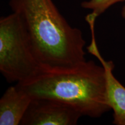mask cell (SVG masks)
Here are the masks:
<instances>
[{"label": "cell", "instance_id": "8", "mask_svg": "<svg viewBox=\"0 0 125 125\" xmlns=\"http://www.w3.org/2000/svg\"><path fill=\"white\" fill-rule=\"evenodd\" d=\"M122 16L125 19V5L123 7L122 9Z\"/></svg>", "mask_w": 125, "mask_h": 125}, {"label": "cell", "instance_id": "2", "mask_svg": "<svg viewBox=\"0 0 125 125\" xmlns=\"http://www.w3.org/2000/svg\"><path fill=\"white\" fill-rule=\"evenodd\" d=\"M31 97L64 103L82 116L97 118L109 109L104 67L92 60L67 68H46L24 82L16 83Z\"/></svg>", "mask_w": 125, "mask_h": 125}, {"label": "cell", "instance_id": "5", "mask_svg": "<svg viewBox=\"0 0 125 125\" xmlns=\"http://www.w3.org/2000/svg\"><path fill=\"white\" fill-rule=\"evenodd\" d=\"M89 27L92 40L87 50L99 60L105 70L106 96L108 104L114 111L113 123L117 125H125V87L114 75V62L104 60L100 54L96 43L95 25H89Z\"/></svg>", "mask_w": 125, "mask_h": 125}, {"label": "cell", "instance_id": "6", "mask_svg": "<svg viewBox=\"0 0 125 125\" xmlns=\"http://www.w3.org/2000/svg\"><path fill=\"white\" fill-rule=\"evenodd\" d=\"M32 97L16 84L0 99V125H20Z\"/></svg>", "mask_w": 125, "mask_h": 125}, {"label": "cell", "instance_id": "1", "mask_svg": "<svg viewBox=\"0 0 125 125\" xmlns=\"http://www.w3.org/2000/svg\"><path fill=\"white\" fill-rule=\"evenodd\" d=\"M34 51L46 68H67L86 61L82 31L62 16L52 0H9Z\"/></svg>", "mask_w": 125, "mask_h": 125}, {"label": "cell", "instance_id": "3", "mask_svg": "<svg viewBox=\"0 0 125 125\" xmlns=\"http://www.w3.org/2000/svg\"><path fill=\"white\" fill-rule=\"evenodd\" d=\"M39 60L18 14L0 19V71L9 83L24 82L41 73Z\"/></svg>", "mask_w": 125, "mask_h": 125}, {"label": "cell", "instance_id": "4", "mask_svg": "<svg viewBox=\"0 0 125 125\" xmlns=\"http://www.w3.org/2000/svg\"><path fill=\"white\" fill-rule=\"evenodd\" d=\"M82 115L64 103L34 97L21 120V125H75Z\"/></svg>", "mask_w": 125, "mask_h": 125}, {"label": "cell", "instance_id": "7", "mask_svg": "<svg viewBox=\"0 0 125 125\" xmlns=\"http://www.w3.org/2000/svg\"><path fill=\"white\" fill-rule=\"evenodd\" d=\"M125 0H89L83 1L81 5L82 8L91 10L85 18L86 22L94 21L99 16L116 3L123 2Z\"/></svg>", "mask_w": 125, "mask_h": 125}]
</instances>
